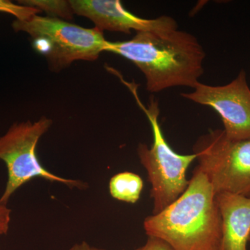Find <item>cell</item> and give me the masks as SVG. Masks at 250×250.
<instances>
[{
  "instance_id": "cell-13",
  "label": "cell",
  "mask_w": 250,
  "mask_h": 250,
  "mask_svg": "<svg viewBox=\"0 0 250 250\" xmlns=\"http://www.w3.org/2000/svg\"><path fill=\"white\" fill-rule=\"evenodd\" d=\"M11 215V210L8 208L7 205L0 201V236L9 231Z\"/></svg>"
},
{
  "instance_id": "cell-11",
  "label": "cell",
  "mask_w": 250,
  "mask_h": 250,
  "mask_svg": "<svg viewBox=\"0 0 250 250\" xmlns=\"http://www.w3.org/2000/svg\"><path fill=\"white\" fill-rule=\"evenodd\" d=\"M18 4L45 11L49 17L70 20L73 17V11L70 1L64 0H21Z\"/></svg>"
},
{
  "instance_id": "cell-3",
  "label": "cell",
  "mask_w": 250,
  "mask_h": 250,
  "mask_svg": "<svg viewBox=\"0 0 250 250\" xmlns=\"http://www.w3.org/2000/svg\"><path fill=\"white\" fill-rule=\"evenodd\" d=\"M16 32L27 33L33 47L47 59L54 70H62L76 61H94L105 52L108 41L103 31L80 27L59 18L39 15L12 23Z\"/></svg>"
},
{
  "instance_id": "cell-16",
  "label": "cell",
  "mask_w": 250,
  "mask_h": 250,
  "mask_svg": "<svg viewBox=\"0 0 250 250\" xmlns=\"http://www.w3.org/2000/svg\"><path fill=\"white\" fill-rule=\"evenodd\" d=\"M249 242H250V239H249Z\"/></svg>"
},
{
  "instance_id": "cell-14",
  "label": "cell",
  "mask_w": 250,
  "mask_h": 250,
  "mask_svg": "<svg viewBox=\"0 0 250 250\" xmlns=\"http://www.w3.org/2000/svg\"><path fill=\"white\" fill-rule=\"evenodd\" d=\"M134 250H172V249L162 240L155 237L148 236L146 244Z\"/></svg>"
},
{
  "instance_id": "cell-9",
  "label": "cell",
  "mask_w": 250,
  "mask_h": 250,
  "mask_svg": "<svg viewBox=\"0 0 250 250\" xmlns=\"http://www.w3.org/2000/svg\"><path fill=\"white\" fill-rule=\"evenodd\" d=\"M222 218L221 250H247L250 236V198L235 194H216Z\"/></svg>"
},
{
  "instance_id": "cell-2",
  "label": "cell",
  "mask_w": 250,
  "mask_h": 250,
  "mask_svg": "<svg viewBox=\"0 0 250 250\" xmlns=\"http://www.w3.org/2000/svg\"><path fill=\"white\" fill-rule=\"evenodd\" d=\"M143 226L148 236L162 240L172 250H221L216 194L197 167L185 191L160 213L145 219Z\"/></svg>"
},
{
  "instance_id": "cell-10",
  "label": "cell",
  "mask_w": 250,
  "mask_h": 250,
  "mask_svg": "<svg viewBox=\"0 0 250 250\" xmlns=\"http://www.w3.org/2000/svg\"><path fill=\"white\" fill-rule=\"evenodd\" d=\"M143 189L140 175L130 172L115 174L109 182V192L119 201L135 204L139 201Z\"/></svg>"
},
{
  "instance_id": "cell-1",
  "label": "cell",
  "mask_w": 250,
  "mask_h": 250,
  "mask_svg": "<svg viewBox=\"0 0 250 250\" xmlns=\"http://www.w3.org/2000/svg\"><path fill=\"white\" fill-rule=\"evenodd\" d=\"M105 52L128 59L142 72L149 93L174 87L192 88L204 73L206 53L196 37L187 31H144L133 39L108 41Z\"/></svg>"
},
{
  "instance_id": "cell-8",
  "label": "cell",
  "mask_w": 250,
  "mask_h": 250,
  "mask_svg": "<svg viewBox=\"0 0 250 250\" xmlns=\"http://www.w3.org/2000/svg\"><path fill=\"white\" fill-rule=\"evenodd\" d=\"M74 14L88 18L101 31L130 34L178 29L175 20L167 16L144 19L125 9L119 0H70Z\"/></svg>"
},
{
  "instance_id": "cell-15",
  "label": "cell",
  "mask_w": 250,
  "mask_h": 250,
  "mask_svg": "<svg viewBox=\"0 0 250 250\" xmlns=\"http://www.w3.org/2000/svg\"><path fill=\"white\" fill-rule=\"evenodd\" d=\"M69 250H105L104 249H100V248H95L90 246L88 243L85 242H82V243L75 244V246H72Z\"/></svg>"
},
{
  "instance_id": "cell-5",
  "label": "cell",
  "mask_w": 250,
  "mask_h": 250,
  "mask_svg": "<svg viewBox=\"0 0 250 250\" xmlns=\"http://www.w3.org/2000/svg\"><path fill=\"white\" fill-rule=\"evenodd\" d=\"M52 123L49 118L42 117L34 123H16L0 137V160L4 162L8 172L6 188L0 198L3 203L7 205L18 188L37 177L65 184L71 188H88V184L82 181L65 179L52 173L41 164L36 154V147Z\"/></svg>"
},
{
  "instance_id": "cell-4",
  "label": "cell",
  "mask_w": 250,
  "mask_h": 250,
  "mask_svg": "<svg viewBox=\"0 0 250 250\" xmlns=\"http://www.w3.org/2000/svg\"><path fill=\"white\" fill-rule=\"evenodd\" d=\"M137 102L152 126V146L149 147L146 144L140 143L137 152L152 186V214H156L165 209L185 191L189 183L187 179V170L197 156L194 153L179 154L169 146L159 124L160 110L157 100L151 99L147 107L139 99Z\"/></svg>"
},
{
  "instance_id": "cell-12",
  "label": "cell",
  "mask_w": 250,
  "mask_h": 250,
  "mask_svg": "<svg viewBox=\"0 0 250 250\" xmlns=\"http://www.w3.org/2000/svg\"><path fill=\"white\" fill-rule=\"evenodd\" d=\"M0 12L13 15L19 21H25L41 13L34 8L14 4L9 0H0Z\"/></svg>"
},
{
  "instance_id": "cell-6",
  "label": "cell",
  "mask_w": 250,
  "mask_h": 250,
  "mask_svg": "<svg viewBox=\"0 0 250 250\" xmlns=\"http://www.w3.org/2000/svg\"><path fill=\"white\" fill-rule=\"evenodd\" d=\"M197 166L207 176L215 194L250 198V139L232 141L223 129L210 130L193 146Z\"/></svg>"
},
{
  "instance_id": "cell-7",
  "label": "cell",
  "mask_w": 250,
  "mask_h": 250,
  "mask_svg": "<svg viewBox=\"0 0 250 250\" xmlns=\"http://www.w3.org/2000/svg\"><path fill=\"white\" fill-rule=\"evenodd\" d=\"M182 96L215 110L230 141L250 139V88L244 70L228 84L210 85L200 82L191 92L182 93Z\"/></svg>"
}]
</instances>
